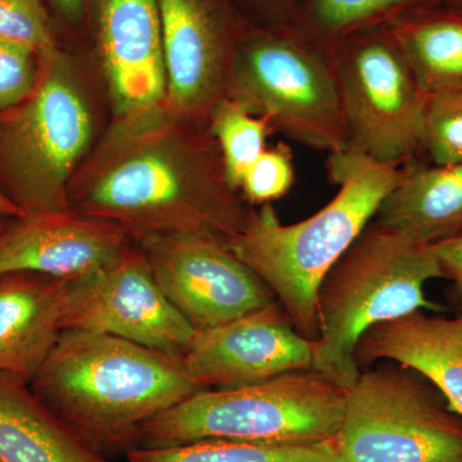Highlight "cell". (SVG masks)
<instances>
[{
    "label": "cell",
    "mask_w": 462,
    "mask_h": 462,
    "mask_svg": "<svg viewBox=\"0 0 462 462\" xmlns=\"http://www.w3.org/2000/svg\"><path fill=\"white\" fill-rule=\"evenodd\" d=\"M69 206L116 225L133 242L160 236L227 242L256 212L231 187L208 129L165 103L115 116L69 182Z\"/></svg>",
    "instance_id": "obj_1"
},
{
    "label": "cell",
    "mask_w": 462,
    "mask_h": 462,
    "mask_svg": "<svg viewBox=\"0 0 462 462\" xmlns=\"http://www.w3.org/2000/svg\"><path fill=\"white\" fill-rule=\"evenodd\" d=\"M336 197L320 211L284 225L270 203L227 240L233 254L272 289L298 333L319 337L316 297L331 267L372 224L383 200L406 176L407 165L379 162L354 147L329 153Z\"/></svg>",
    "instance_id": "obj_2"
},
{
    "label": "cell",
    "mask_w": 462,
    "mask_h": 462,
    "mask_svg": "<svg viewBox=\"0 0 462 462\" xmlns=\"http://www.w3.org/2000/svg\"><path fill=\"white\" fill-rule=\"evenodd\" d=\"M30 385L97 447L136 442L145 422L199 391L182 357L76 329L60 331Z\"/></svg>",
    "instance_id": "obj_3"
},
{
    "label": "cell",
    "mask_w": 462,
    "mask_h": 462,
    "mask_svg": "<svg viewBox=\"0 0 462 462\" xmlns=\"http://www.w3.org/2000/svg\"><path fill=\"white\" fill-rule=\"evenodd\" d=\"M434 279L443 273L433 245L373 221L319 288L312 369L351 388L361 372L356 346L367 330L411 312L440 311L424 291Z\"/></svg>",
    "instance_id": "obj_4"
},
{
    "label": "cell",
    "mask_w": 462,
    "mask_h": 462,
    "mask_svg": "<svg viewBox=\"0 0 462 462\" xmlns=\"http://www.w3.org/2000/svg\"><path fill=\"white\" fill-rule=\"evenodd\" d=\"M346 389L314 369L239 388L199 389L139 430L141 447L226 439L309 445L336 439Z\"/></svg>",
    "instance_id": "obj_5"
},
{
    "label": "cell",
    "mask_w": 462,
    "mask_h": 462,
    "mask_svg": "<svg viewBox=\"0 0 462 462\" xmlns=\"http://www.w3.org/2000/svg\"><path fill=\"white\" fill-rule=\"evenodd\" d=\"M94 112L78 69L41 54L32 96L0 114V188L23 216L69 211V187L90 153Z\"/></svg>",
    "instance_id": "obj_6"
},
{
    "label": "cell",
    "mask_w": 462,
    "mask_h": 462,
    "mask_svg": "<svg viewBox=\"0 0 462 462\" xmlns=\"http://www.w3.org/2000/svg\"><path fill=\"white\" fill-rule=\"evenodd\" d=\"M224 97L306 147L328 153L349 147L330 48L284 33L238 42Z\"/></svg>",
    "instance_id": "obj_7"
},
{
    "label": "cell",
    "mask_w": 462,
    "mask_h": 462,
    "mask_svg": "<svg viewBox=\"0 0 462 462\" xmlns=\"http://www.w3.org/2000/svg\"><path fill=\"white\" fill-rule=\"evenodd\" d=\"M336 443L345 462H462V416L421 374L382 365L346 389Z\"/></svg>",
    "instance_id": "obj_8"
},
{
    "label": "cell",
    "mask_w": 462,
    "mask_h": 462,
    "mask_svg": "<svg viewBox=\"0 0 462 462\" xmlns=\"http://www.w3.org/2000/svg\"><path fill=\"white\" fill-rule=\"evenodd\" d=\"M349 147L389 165L421 151L428 96L389 32L354 35L331 45Z\"/></svg>",
    "instance_id": "obj_9"
},
{
    "label": "cell",
    "mask_w": 462,
    "mask_h": 462,
    "mask_svg": "<svg viewBox=\"0 0 462 462\" xmlns=\"http://www.w3.org/2000/svg\"><path fill=\"white\" fill-rule=\"evenodd\" d=\"M62 328L108 334L175 357L184 356L196 334L138 245L98 272L69 281Z\"/></svg>",
    "instance_id": "obj_10"
},
{
    "label": "cell",
    "mask_w": 462,
    "mask_h": 462,
    "mask_svg": "<svg viewBox=\"0 0 462 462\" xmlns=\"http://www.w3.org/2000/svg\"><path fill=\"white\" fill-rule=\"evenodd\" d=\"M135 243L163 293L196 330L226 324L278 300L223 239L160 236Z\"/></svg>",
    "instance_id": "obj_11"
},
{
    "label": "cell",
    "mask_w": 462,
    "mask_h": 462,
    "mask_svg": "<svg viewBox=\"0 0 462 462\" xmlns=\"http://www.w3.org/2000/svg\"><path fill=\"white\" fill-rule=\"evenodd\" d=\"M315 340L298 333L278 300L236 320L196 330L182 364L199 389L239 388L312 369Z\"/></svg>",
    "instance_id": "obj_12"
},
{
    "label": "cell",
    "mask_w": 462,
    "mask_h": 462,
    "mask_svg": "<svg viewBox=\"0 0 462 462\" xmlns=\"http://www.w3.org/2000/svg\"><path fill=\"white\" fill-rule=\"evenodd\" d=\"M162 26L167 94L173 115L207 127L224 98L238 42L215 0H158Z\"/></svg>",
    "instance_id": "obj_13"
},
{
    "label": "cell",
    "mask_w": 462,
    "mask_h": 462,
    "mask_svg": "<svg viewBox=\"0 0 462 462\" xmlns=\"http://www.w3.org/2000/svg\"><path fill=\"white\" fill-rule=\"evenodd\" d=\"M132 245L116 225L72 209L23 216L11 218L0 234V273L78 281L108 266Z\"/></svg>",
    "instance_id": "obj_14"
},
{
    "label": "cell",
    "mask_w": 462,
    "mask_h": 462,
    "mask_svg": "<svg viewBox=\"0 0 462 462\" xmlns=\"http://www.w3.org/2000/svg\"><path fill=\"white\" fill-rule=\"evenodd\" d=\"M99 42L115 116L135 114L166 102L158 0H102Z\"/></svg>",
    "instance_id": "obj_15"
},
{
    "label": "cell",
    "mask_w": 462,
    "mask_h": 462,
    "mask_svg": "<svg viewBox=\"0 0 462 462\" xmlns=\"http://www.w3.org/2000/svg\"><path fill=\"white\" fill-rule=\"evenodd\" d=\"M358 367L392 361L410 367L462 416V312L456 318L415 311L366 331L355 351Z\"/></svg>",
    "instance_id": "obj_16"
},
{
    "label": "cell",
    "mask_w": 462,
    "mask_h": 462,
    "mask_svg": "<svg viewBox=\"0 0 462 462\" xmlns=\"http://www.w3.org/2000/svg\"><path fill=\"white\" fill-rule=\"evenodd\" d=\"M69 281L0 273V373L32 382L62 328Z\"/></svg>",
    "instance_id": "obj_17"
},
{
    "label": "cell",
    "mask_w": 462,
    "mask_h": 462,
    "mask_svg": "<svg viewBox=\"0 0 462 462\" xmlns=\"http://www.w3.org/2000/svg\"><path fill=\"white\" fill-rule=\"evenodd\" d=\"M0 462H109L51 411L29 380L0 373Z\"/></svg>",
    "instance_id": "obj_18"
},
{
    "label": "cell",
    "mask_w": 462,
    "mask_h": 462,
    "mask_svg": "<svg viewBox=\"0 0 462 462\" xmlns=\"http://www.w3.org/2000/svg\"><path fill=\"white\" fill-rule=\"evenodd\" d=\"M374 223L436 245L462 236V163H409L406 176L383 200Z\"/></svg>",
    "instance_id": "obj_19"
},
{
    "label": "cell",
    "mask_w": 462,
    "mask_h": 462,
    "mask_svg": "<svg viewBox=\"0 0 462 462\" xmlns=\"http://www.w3.org/2000/svg\"><path fill=\"white\" fill-rule=\"evenodd\" d=\"M394 36L427 96L462 88V14L438 5L393 16Z\"/></svg>",
    "instance_id": "obj_20"
},
{
    "label": "cell",
    "mask_w": 462,
    "mask_h": 462,
    "mask_svg": "<svg viewBox=\"0 0 462 462\" xmlns=\"http://www.w3.org/2000/svg\"><path fill=\"white\" fill-rule=\"evenodd\" d=\"M129 462H345L336 439L309 445H272L209 439L170 447H138Z\"/></svg>",
    "instance_id": "obj_21"
},
{
    "label": "cell",
    "mask_w": 462,
    "mask_h": 462,
    "mask_svg": "<svg viewBox=\"0 0 462 462\" xmlns=\"http://www.w3.org/2000/svg\"><path fill=\"white\" fill-rule=\"evenodd\" d=\"M207 129L220 151L227 180L239 191L245 173L266 149L272 127L224 97L212 109Z\"/></svg>",
    "instance_id": "obj_22"
},
{
    "label": "cell",
    "mask_w": 462,
    "mask_h": 462,
    "mask_svg": "<svg viewBox=\"0 0 462 462\" xmlns=\"http://www.w3.org/2000/svg\"><path fill=\"white\" fill-rule=\"evenodd\" d=\"M421 151L430 165L462 163V88L428 96Z\"/></svg>",
    "instance_id": "obj_23"
},
{
    "label": "cell",
    "mask_w": 462,
    "mask_h": 462,
    "mask_svg": "<svg viewBox=\"0 0 462 462\" xmlns=\"http://www.w3.org/2000/svg\"><path fill=\"white\" fill-rule=\"evenodd\" d=\"M433 0H312V23L329 41L373 23L380 17L401 14ZM436 5V3H434Z\"/></svg>",
    "instance_id": "obj_24"
},
{
    "label": "cell",
    "mask_w": 462,
    "mask_h": 462,
    "mask_svg": "<svg viewBox=\"0 0 462 462\" xmlns=\"http://www.w3.org/2000/svg\"><path fill=\"white\" fill-rule=\"evenodd\" d=\"M0 42L21 45L38 54L56 48L41 0H0Z\"/></svg>",
    "instance_id": "obj_25"
},
{
    "label": "cell",
    "mask_w": 462,
    "mask_h": 462,
    "mask_svg": "<svg viewBox=\"0 0 462 462\" xmlns=\"http://www.w3.org/2000/svg\"><path fill=\"white\" fill-rule=\"evenodd\" d=\"M293 181L291 149L288 145L278 144L272 149H264L245 173L239 191L252 206H263L285 196Z\"/></svg>",
    "instance_id": "obj_26"
},
{
    "label": "cell",
    "mask_w": 462,
    "mask_h": 462,
    "mask_svg": "<svg viewBox=\"0 0 462 462\" xmlns=\"http://www.w3.org/2000/svg\"><path fill=\"white\" fill-rule=\"evenodd\" d=\"M41 74V54L0 42V114L32 96Z\"/></svg>",
    "instance_id": "obj_27"
},
{
    "label": "cell",
    "mask_w": 462,
    "mask_h": 462,
    "mask_svg": "<svg viewBox=\"0 0 462 462\" xmlns=\"http://www.w3.org/2000/svg\"><path fill=\"white\" fill-rule=\"evenodd\" d=\"M433 245L443 279L451 282L452 297L462 312V236Z\"/></svg>",
    "instance_id": "obj_28"
},
{
    "label": "cell",
    "mask_w": 462,
    "mask_h": 462,
    "mask_svg": "<svg viewBox=\"0 0 462 462\" xmlns=\"http://www.w3.org/2000/svg\"><path fill=\"white\" fill-rule=\"evenodd\" d=\"M53 2L69 20L78 21L83 17L85 0H53Z\"/></svg>",
    "instance_id": "obj_29"
},
{
    "label": "cell",
    "mask_w": 462,
    "mask_h": 462,
    "mask_svg": "<svg viewBox=\"0 0 462 462\" xmlns=\"http://www.w3.org/2000/svg\"><path fill=\"white\" fill-rule=\"evenodd\" d=\"M23 217V212L0 188V218Z\"/></svg>",
    "instance_id": "obj_30"
},
{
    "label": "cell",
    "mask_w": 462,
    "mask_h": 462,
    "mask_svg": "<svg viewBox=\"0 0 462 462\" xmlns=\"http://www.w3.org/2000/svg\"><path fill=\"white\" fill-rule=\"evenodd\" d=\"M440 7L451 9L462 14V0H433Z\"/></svg>",
    "instance_id": "obj_31"
},
{
    "label": "cell",
    "mask_w": 462,
    "mask_h": 462,
    "mask_svg": "<svg viewBox=\"0 0 462 462\" xmlns=\"http://www.w3.org/2000/svg\"><path fill=\"white\" fill-rule=\"evenodd\" d=\"M9 220H11V218H0V234L3 233V230H5V225L8 224Z\"/></svg>",
    "instance_id": "obj_32"
}]
</instances>
